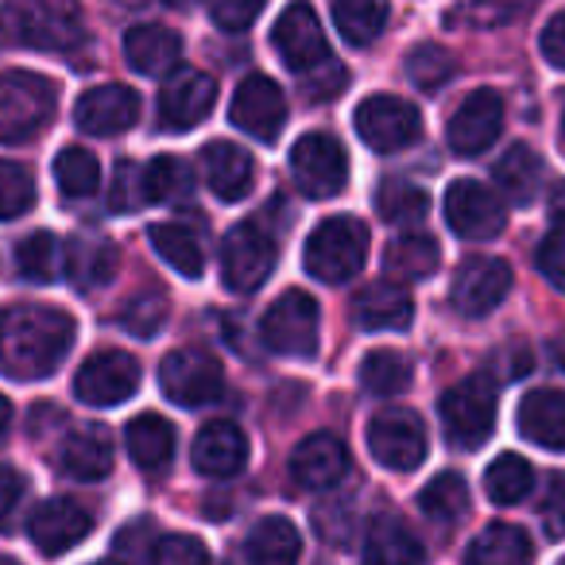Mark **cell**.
Returning a JSON list of instances; mask_svg holds the SVG:
<instances>
[{
	"label": "cell",
	"instance_id": "cell-1",
	"mask_svg": "<svg viewBox=\"0 0 565 565\" xmlns=\"http://www.w3.org/2000/svg\"><path fill=\"white\" fill-rule=\"evenodd\" d=\"M74 318L47 302H12L0 310V372L12 380H43L74 345Z\"/></svg>",
	"mask_w": 565,
	"mask_h": 565
},
{
	"label": "cell",
	"instance_id": "cell-2",
	"mask_svg": "<svg viewBox=\"0 0 565 565\" xmlns=\"http://www.w3.org/2000/svg\"><path fill=\"white\" fill-rule=\"evenodd\" d=\"M0 40L9 47L74 51L82 32V12L66 0H12L0 9Z\"/></svg>",
	"mask_w": 565,
	"mask_h": 565
},
{
	"label": "cell",
	"instance_id": "cell-3",
	"mask_svg": "<svg viewBox=\"0 0 565 565\" xmlns=\"http://www.w3.org/2000/svg\"><path fill=\"white\" fill-rule=\"evenodd\" d=\"M58 89L51 78L32 71L0 74V143H28L51 125Z\"/></svg>",
	"mask_w": 565,
	"mask_h": 565
},
{
	"label": "cell",
	"instance_id": "cell-4",
	"mask_svg": "<svg viewBox=\"0 0 565 565\" xmlns=\"http://www.w3.org/2000/svg\"><path fill=\"white\" fill-rule=\"evenodd\" d=\"M369 259V228L356 217H326L315 233L307 236V271L318 282H345Z\"/></svg>",
	"mask_w": 565,
	"mask_h": 565
},
{
	"label": "cell",
	"instance_id": "cell-5",
	"mask_svg": "<svg viewBox=\"0 0 565 565\" xmlns=\"http://www.w3.org/2000/svg\"><path fill=\"white\" fill-rule=\"evenodd\" d=\"M446 438L457 449H480L495 426V384L488 376H469L454 384L438 403Z\"/></svg>",
	"mask_w": 565,
	"mask_h": 565
},
{
	"label": "cell",
	"instance_id": "cell-6",
	"mask_svg": "<svg viewBox=\"0 0 565 565\" xmlns=\"http://www.w3.org/2000/svg\"><path fill=\"white\" fill-rule=\"evenodd\" d=\"M159 387L179 407H205V403H217L225 395V372H221V361L210 349L186 345L163 356Z\"/></svg>",
	"mask_w": 565,
	"mask_h": 565
},
{
	"label": "cell",
	"instance_id": "cell-7",
	"mask_svg": "<svg viewBox=\"0 0 565 565\" xmlns=\"http://www.w3.org/2000/svg\"><path fill=\"white\" fill-rule=\"evenodd\" d=\"M259 338L271 353L279 356H315L318 349V302L307 291L291 287L267 307L259 322Z\"/></svg>",
	"mask_w": 565,
	"mask_h": 565
},
{
	"label": "cell",
	"instance_id": "cell-8",
	"mask_svg": "<svg viewBox=\"0 0 565 565\" xmlns=\"http://www.w3.org/2000/svg\"><path fill=\"white\" fill-rule=\"evenodd\" d=\"M356 136L380 156H392L423 140V117L411 102L392 94H376L356 105Z\"/></svg>",
	"mask_w": 565,
	"mask_h": 565
},
{
	"label": "cell",
	"instance_id": "cell-9",
	"mask_svg": "<svg viewBox=\"0 0 565 565\" xmlns=\"http://www.w3.org/2000/svg\"><path fill=\"white\" fill-rule=\"evenodd\" d=\"M275 267V241L259 225L244 221L233 225L221 241V279H225L228 291L248 295L256 291L259 282L271 275Z\"/></svg>",
	"mask_w": 565,
	"mask_h": 565
},
{
	"label": "cell",
	"instance_id": "cell-10",
	"mask_svg": "<svg viewBox=\"0 0 565 565\" xmlns=\"http://www.w3.org/2000/svg\"><path fill=\"white\" fill-rule=\"evenodd\" d=\"M291 174L307 198H333L349 182V156L330 132H307L291 151Z\"/></svg>",
	"mask_w": 565,
	"mask_h": 565
},
{
	"label": "cell",
	"instance_id": "cell-11",
	"mask_svg": "<svg viewBox=\"0 0 565 565\" xmlns=\"http://www.w3.org/2000/svg\"><path fill=\"white\" fill-rule=\"evenodd\" d=\"M369 449L384 469L411 472L426 457V426L415 411L407 407H384L369 423Z\"/></svg>",
	"mask_w": 565,
	"mask_h": 565
},
{
	"label": "cell",
	"instance_id": "cell-12",
	"mask_svg": "<svg viewBox=\"0 0 565 565\" xmlns=\"http://www.w3.org/2000/svg\"><path fill=\"white\" fill-rule=\"evenodd\" d=\"M140 392V364L120 349L94 353L74 376V395L89 407H117Z\"/></svg>",
	"mask_w": 565,
	"mask_h": 565
},
{
	"label": "cell",
	"instance_id": "cell-13",
	"mask_svg": "<svg viewBox=\"0 0 565 565\" xmlns=\"http://www.w3.org/2000/svg\"><path fill=\"white\" fill-rule=\"evenodd\" d=\"M446 221L465 241H492V236L503 233L508 210H503V198L492 186L477 179H457L446 190Z\"/></svg>",
	"mask_w": 565,
	"mask_h": 565
},
{
	"label": "cell",
	"instance_id": "cell-14",
	"mask_svg": "<svg viewBox=\"0 0 565 565\" xmlns=\"http://www.w3.org/2000/svg\"><path fill=\"white\" fill-rule=\"evenodd\" d=\"M228 120L241 132H248L252 140L275 143L282 125H287V97H282V89L267 74H248L236 86L233 105H228Z\"/></svg>",
	"mask_w": 565,
	"mask_h": 565
},
{
	"label": "cell",
	"instance_id": "cell-15",
	"mask_svg": "<svg viewBox=\"0 0 565 565\" xmlns=\"http://www.w3.org/2000/svg\"><path fill=\"white\" fill-rule=\"evenodd\" d=\"M511 291V267L495 256H469L454 275L449 287V302L457 315L465 318H484L508 299Z\"/></svg>",
	"mask_w": 565,
	"mask_h": 565
},
{
	"label": "cell",
	"instance_id": "cell-16",
	"mask_svg": "<svg viewBox=\"0 0 565 565\" xmlns=\"http://www.w3.org/2000/svg\"><path fill=\"white\" fill-rule=\"evenodd\" d=\"M213 102H217V82L210 74L194 71V66H182L171 78L163 82V94H159V125L167 132H186V128L202 125L210 117Z\"/></svg>",
	"mask_w": 565,
	"mask_h": 565
},
{
	"label": "cell",
	"instance_id": "cell-17",
	"mask_svg": "<svg viewBox=\"0 0 565 565\" xmlns=\"http://www.w3.org/2000/svg\"><path fill=\"white\" fill-rule=\"evenodd\" d=\"M275 51L295 74H310L322 71L326 58H330V43H326V32L318 24L315 9L307 4H291L282 9V17L275 20V35H271Z\"/></svg>",
	"mask_w": 565,
	"mask_h": 565
},
{
	"label": "cell",
	"instance_id": "cell-18",
	"mask_svg": "<svg viewBox=\"0 0 565 565\" xmlns=\"http://www.w3.org/2000/svg\"><path fill=\"white\" fill-rule=\"evenodd\" d=\"M500 128H503V97L495 89H477L449 117L446 140L457 156H480V151H488L495 143Z\"/></svg>",
	"mask_w": 565,
	"mask_h": 565
},
{
	"label": "cell",
	"instance_id": "cell-19",
	"mask_svg": "<svg viewBox=\"0 0 565 565\" xmlns=\"http://www.w3.org/2000/svg\"><path fill=\"white\" fill-rule=\"evenodd\" d=\"M140 94L120 82H109V86H94L89 94L78 97L74 105V125L89 136H120L140 120Z\"/></svg>",
	"mask_w": 565,
	"mask_h": 565
},
{
	"label": "cell",
	"instance_id": "cell-20",
	"mask_svg": "<svg viewBox=\"0 0 565 565\" xmlns=\"http://www.w3.org/2000/svg\"><path fill=\"white\" fill-rule=\"evenodd\" d=\"M89 531H94V515H89L78 500H71V495H55V500L40 503L32 523H28V534H32L35 550L51 557L74 550L82 539H89Z\"/></svg>",
	"mask_w": 565,
	"mask_h": 565
},
{
	"label": "cell",
	"instance_id": "cell-21",
	"mask_svg": "<svg viewBox=\"0 0 565 565\" xmlns=\"http://www.w3.org/2000/svg\"><path fill=\"white\" fill-rule=\"evenodd\" d=\"M345 472H349V449L338 434L318 430V434H307V438L295 446V454H291L295 484L310 488V492H326V488L338 484Z\"/></svg>",
	"mask_w": 565,
	"mask_h": 565
},
{
	"label": "cell",
	"instance_id": "cell-22",
	"mask_svg": "<svg viewBox=\"0 0 565 565\" xmlns=\"http://www.w3.org/2000/svg\"><path fill=\"white\" fill-rule=\"evenodd\" d=\"M349 310H353V322L361 330H407L415 318V302H411L407 287L387 279L364 282L349 302Z\"/></svg>",
	"mask_w": 565,
	"mask_h": 565
},
{
	"label": "cell",
	"instance_id": "cell-23",
	"mask_svg": "<svg viewBox=\"0 0 565 565\" xmlns=\"http://www.w3.org/2000/svg\"><path fill=\"white\" fill-rule=\"evenodd\" d=\"M194 469L202 477H236L248 461V438L236 423L228 418H217V423H205L194 438Z\"/></svg>",
	"mask_w": 565,
	"mask_h": 565
},
{
	"label": "cell",
	"instance_id": "cell-24",
	"mask_svg": "<svg viewBox=\"0 0 565 565\" xmlns=\"http://www.w3.org/2000/svg\"><path fill=\"white\" fill-rule=\"evenodd\" d=\"M63 267L78 291H89V287L113 282V275H117V267H120V252H117V244L102 233H74L71 241L63 244Z\"/></svg>",
	"mask_w": 565,
	"mask_h": 565
},
{
	"label": "cell",
	"instance_id": "cell-25",
	"mask_svg": "<svg viewBox=\"0 0 565 565\" xmlns=\"http://www.w3.org/2000/svg\"><path fill=\"white\" fill-rule=\"evenodd\" d=\"M515 423L526 441H534L542 449H554V454H565V392H554V387L531 392L519 403Z\"/></svg>",
	"mask_w": 565,
	"mask_h": 565
},
{
	"label": "cell",
	"instance_id": "cell-26",
	"mask_svg": "<svg viewBox=\"0 0 565 565\" xmlns=\"http://www.w3.org/2000/svg\"><path fill=\"white\" fill-rule=\"evenodd\" d=\"M202 171H205L210 190L221 202H241V198H248L252 179H256L252 156L228 140H213L210 148L202 151Z\"/></svg>",
	"mask_w": 565,
	"mask_h": 565
},
{
	"label": "cell",
	"instance_id": "cell-27",
	"mask_svg": "<svg viewBox=\"0 0 565 565\" xmlns=\"http://www.w3.org/2000/svg\"><path fill=\"white\" fill-rule=\"evenodd\" d=\"M113 461H117V449L102 426L66 434L63 449H58V469L71 480H105L113 472Z\"/></svg>",
	"mask_w": 565,
	"mask_h": 565
},
{
	"label": "cell",
	"instance_id": "cell-28",
	"mask_svg": "<svg viewBox=\"0 0 565 565\" xmlns=\"http://www.w3.org/2000/svg\"><path fill=\"white\" fill-rule=\"evenodd\" d=\"M125 58L140 74H171L182 58V40L163 24H136L125 35Z\"/></svg>",
	"mask_w": 565,
	"mask_h": 565
},
{
	"label": "cell",
	"instance_id": "cell-29",
	"mask_svg": "<svg viewBox=\"0 0 565 565\" xmlns=\"http://www.w3.org/2000/svg\"><path fill=\"white\" fill-rule=\"evenodd\" d=\"M534 542L515 523H488L465 550V565H531Z\"/></svg>",
	"mask_w": 565,
	"mask_h": 565
},
{
	"label": "cell",
	"instance_id": "cell-30",
	"mask_svg": "<svg viewBox=\"0 0 565 565\" xmlns=\"http://www.w3.org/2000/svg\"><path fill=\"white\" fill-rule=\"evenodd\" d=\"M438 241L426 233H403L384 248V279L387 282H418L438 271Z\"/></svg>",
	"mask_w": 565,
	"mask_h": 565
},
{
	"label": "cell",
	"instance_id": "cell-31",
	"mask_svg": "<svg viewBox=\"0 0 565 565\" xmlns=\"http://www.w3.org/2000/svg\"><path fill=\"white\" fill-rule=\"evenodd\" d=\"M125 446L143 472H163L174 457V426L163 415H136L125 426Z\"/></svg>",
	"mask_w": 565,
	"mask_h": 565
},
{
	"label": "cell",
	"instance_id": "cell-32",
	"mask_svg": "<svg viewBox=\"0 0 565 565\" xmlns=\"http://www.w3.org/2000/svg\"><path fill=\"white\" fill-rule=\"evenodd\" d=\"M364 565H423V542L395 515H380L364 539Z\"/></svg>",
	"mask_w": 565,
	"mask_h": 565
},
{
	"label": "cell",
	"instance_id": "cell-33",
	"mask_svg": "<svg viewBox=\"0 0 565 565\" xmlns=\"http://www.w3.org/2000/svg\"><path fill=\"white\" fill-rule=\"evenodd\" d=\"M248 562L252 565H299L302 557V534L291 519L267 515L252 526L248 534Z\"/></svg>",
	"mask_w": 565,
	"mask_h": 565
},
{
	"label": "cell",
	"instance_id": "cell-34",
	"mask_svg": "<svg viewBox=\"0 0 565 565\" xmlns=\"http://www.w3.org/2000/svg\"><path fill=\"white\" fill-rule=\"evenodd\" d=\"M492 179H495V190H500L508 202L526 205V202H534V194H539L542 159L534 156V148H526V143H511V148L495 159Z\"/></svg>",
	"mask_w": 565,
	"mask_h": 565
},
{
	"label": "cell",
	"instance_id": "cell-35",
	"mask_svg": "<svg viewBox=\"0 0 565 565\" xmlns=\"http://www.w3.org/2000/svg\"><path fill=\"white\" fill-rule=\"evenodd\" d=\"M387 17H392V9L384 0H338L333 4V24H338L341 40L353 47H369L384 32Z\"/></svg>",
	"mask_w": 565,
	"mask_h": 565
},
{
	"label": "cell",
	"instance_id": "cell-36",
	"mask_svg": "<svg viewBox=\"0 0 565 565\" xmlns=\"http://www.w3.org/2000/svg\"><path fill=\"white\" fill-rule=\"evenodd\" d=\"M148 236H151V248H156L179 275L198 279V275L205 271V252H202V244H198V236L190 233V228H182V225H151Z\"/></svg>",
	"mask_w": 565,
	"mask_h": 565
},
{
	"label": "cell",
	"instance_id": "cell-37",
	"mask_svg": "<svg viewBox=\"0 0 565 565\" xmlns=\"http://www.w3.org/2000/svg\"><path fill=\"white\" fill-rule=\"evenodd\" d=\"M376 210L387 225H418L430 210V198H426L423 186L415 182H403V179H387L380 182L376 190Z\"/></svg>",
	"mask_w": 565,
	"mask_h": 565
},
{
	"label": "cell",
	"instance_id": "cell-38",
	"mask_svg": "<svg viewBox=\"0 0 565 565\" xmlns=\"http://www.w3.org/2000/svg\"><path fill=\"white\" fill-rule=\"evenodd\" d=\"M418 508L441 526L457 523V519H465V511H469V484H465L457 472H438V477L423 488V495H418Z\"/></svg>",
	"mask_w": 565,
	"mask_h": 565
},
{
	"label": "cell",
	"instance_id": "cell-39",
	"mask_svg": "<svg viewBox=\"0 0 565 565\" xmlns=\"http://www.w3.org/2000/svg\"><path fill=\"white\" fill-rule=\"evenodd\" d=\"M531 488H534V469L519 454H503L488 465L484 492L492 503H503V508H508V503H519L523 495H531Z\"/></svg>",
	"mask_w": 565,
	"mask_h": 565
},
{
	"label": "cell",
	"instance_id": "cell-40",
	"mask_svg": "<svg viewBox=\"0 0 565 565\" xmlns=\"http://www.w3.org/2000/svg\"><path fill=\"white\" fill-rule=\"evenodd\" d=\"M17 267L28 282H55L58 267H63V244H58V236L47 233V228L24 236L17 248Z\"/></svg>",
	"mask_w": 565,
	"mask_h": 565
},
{
	"label": "cell",
	"instance_id": "cell-41",
	"mask_svg": "<svg viewBox=\"0 0 565 565\" xmlns=\"http://www.w3.org/2000/svg\"><path fill=\"white\" fill-rule=\"evenodd\" d=\"M361 384L372 395L387 399V395H399L411 387V361L395 349H376V353L364 356L361 364Z\"/></svg>",
	"mask_w": 565,
	"mask_h": 565
},
{
	"label": "cell",
	"instance_id": "cell-42",
	"mask_svg": "<svg viewBox=\"0 0 565 565\" xmlns=\"http://www.w3.org/2000/svg\"><path fill=\"white\" fill-rule=\"evenodd\" d=\"M55 182L66 198H89L102 182L97 156H89L86 148H63L55 159Z\"/></svg>",
	"mask_w": 565,
	"mask_h": 565
},
{
	"label": "cell",
	"instance_id": "cell-43",
	"mask_svg": "<svg viewBox=\"0 0 565 565\" xmlns=\"http://www.w3.org/2000/svg\"><path fill=\"white\" fill-rule=\"evenodd\" d=\"M143 190L148 202H179L190 190V167L179 156H159L143 163Z\"/></svg>",
	"mask_w": 565,
	"mask_h": 565
},
{
	"label": "cell",
	"instance_id": "cell-44",
	"mask_svg": "<svg viewBox=\"0 0 565 565\" xmlns=\"http://www.w3.org/2000/svg\"><path fill=\"white\" fill-rule=\"evenodd\" d=\"M407 74L418 89L434 94V89H441L457 74V63L446 47H438V43H418V47L407 55Z\"/></svg>",
	"mask_w": 565,
	"mask_h": 565
},
{
	"label": "cell",
	"instance_id": "cell-45",
	"mask_svg": "<svg viewBox=\"0 0 565 565\" xmlns=\"http://www.w3.org/2000/svg\"><path fill=\"white\" fill-rule=\"evenodd\" d=\"M35 202V179L24 163L0 159V221L24 217Z\"/></svg>",
	"mask_w": 565,
	"mask_h": 565
},
{
	"label": "cell",
	"instance_id": "cell-46",
	"mask_svg": "<svg viewBox=\"0 0 565 565\" xmlns=\"http://www.w3.org/2000/svg\"><path fill=\"white\" fill-rule=\"evenodd\" d=\"M159 546V534L151 519H132L128 526H120L117 542H113V562L120 565H148L151 554Z\"/></svg>",
	"mask_w": 565,
	"mask_h": 565
},
{
	"label": "cell",
	"instance_id": "cell-47",
	"mask_svg": "<svg viewBox=\"0 0 565 565\" xmlns=\"http://www.w3.org/2000/svg\"><path fill=\"white\" fill-rule=\"evenodd\" d=\"M167 322V299L159 291H143V295H132L120 310V326L136 338H151L159 333Z\"/></svg>",
	"mask_w": 565,
	"mask_h": 565
},
{
	"label": "cell",
	"instance_id": "cell-48",
	"mask_svg": "<svg viewBox=\"0 0 565 565\" xmlns=\"http://www.w3.org/2000/svg\"><path fill=\"white\" fill-rule=\"evenodd\" d=\"M109 205L120 213H132V210H140V205H148V190H143V163L125 159V163L117 167V174H113V190H109Z\"/></svg>",
	"mask_w": 565,
	"mask_h": 565
},
{
	"label": "cell",
	"instance_id": "cell-49",
	"mask_svg": "<svg viewBox=\"0 0 565 565\" xmlns=\"http://www.w3.org/2000/svg\"><path fill=\"white\" fill-rule=\"evenodd\" d=\"M151 565H210V550L194 534H163Z\"/></svg>",
	"mask_w": 565,
	"mask_h": 565
},
{
	"label": "cell",
	"instance_id": "cell-50",
	"mask_svg": "<svg viewBox=\"0 0 565 565\" xmlns=\"http://www.w3.org/2000/svg\"><path fill=\"white\" fill-rule=\"evenodd\" d=\"M534 267L550 279V287L565 291V228L542 236L539 252H534Z\"/></svg>",
	"mask_w": 565,
	"mask_h": 565
},
{
	"label": "cell",
	"instance_id": "cell-51",
	"mask_svg": "<svg viewBox=\"0 0 565 565\" xmlns=\"http://www.w3.org/2000/svg\"><path fill=\"white\" fill-rule=\"evenodd\" d=\"M542 526L550 539H565V472H554L546 484V495L539 503Z\"/></svg>",
	"mask_w": 565,
	"mask_h": 565
},
{
	"label": "cell",
	"instance_id": "cell-52",
	"mask_svg": "<svg viewBox=\"0 0 565 565\" xmlns=\"http://www.w3.org/2000/svg\"><path fill=\"white\" fill-rule=\"evenodd\" d=\"M259 12H264L259 0H252V4H244V0H217V4L210 9V17L221 32H244V28L256 24Z\"/></svg>",
	"mask_w": 565,
	"mask_h": 565
},
{
	"label": "cell",
	"instance_id": "cell-53",
	"mask_svg": "<svg viewBox=\"0 0 565 565\" xmlns=\"http://www.w3.org/2000/svg\"><path fill=\"white\" fill-rule=\"evenodd\" d=\"M24 492H28V480L12 465H0V526H9V519L17 515Z\"/></svg>",
	"mask_w": 565,
	"mask_h": 565
},
{
	"label": "cell",
	"instance_id": "cell-54",
	"mask_svg": "<svg viewBox=\"0 0 565 565\" xmlns=\"http://www.w3.org/2000/svg\"><path fill=\"white\" fill-rule=\"evenodd\" d=\"M539 47H542V55H546V63H550V66L565 71V12H557V17H550V20H546Z\"/></svg>",
	"mask_w": 565,
	"mask_h": 565
},
{
	"label": "cell",
	"instance_id": "cell-55",
	"mask_svg": "<svg viewBox=\"0 0 565 565\" xmlns=\"http://www.w3.org/2000/svg\"><path fill=\"white\" fill-rule=\"evenodd\" d=\"M519 9H508V4H469V9H457L449 12V20H465V24H480V28H492L511 20Z\"/></svg>",
	"mask_w": 565,
	"mask_h": 565
},
{
	"label": "cell",
	"instance_id": "cell-56",
	"mask_svg": "<svg viewBox=\"0 0 565 565\" xmlns=\"http://www.w3.org/2000/svg\"><path fill=\"white\" fill-rule=\"evenodd\" d=\"M500 361H503V372H500V376H508V380L526 376V369H531V353H526V345H519V341H511V345L503 349Z\"/></svg>",
	"mask_w": 565,
	"mask_h": 565
},
{
	"label": "cell",
	"instance_id": "cell-57",
	"mask_svg": "<svg viewBox=\"0 0 565 565\" xmlns=\"http://www.w3.org/2000/svg\"><path fill=\"white\" fill-rule=\"evenodd\" d=\"M550 217L557 228H565V182H557L554 194H550Z\"/></svg>",
	"mask_w": 565,
	"mask_h": 565
},
{
	"label": "cell",
	"instance_id": "cell-58",
	"mask_svg": "<svg viewBox=\"0 0 565 565\" xmlns=\"http://www.w3.org/2000/svg\"><path fill=\"white\" fill-rule=\"evenodd\" d=\"M9 426H12V403L0 395V441H4V434H9Z\"/></svg>",
	"mask_w": 565,
	"mask_h": 565
},
{
	"label": "cell",
	"instance_id": "cell-59",
	"mask_svg": "<svg viewBox=\"0 0 565 565\" xmlns=\"http://www.w3.org/2000/svg\"><path fill=\"white\" fill-rule=\"evenodd\" d=\"M550 356L565 369V341H554V345H550Z\"/></svg>",
	"mask_w": 565,
	"mask_h": 565
},
{
	"label": "cell",
	"instance_id": "cell-60",
	"mask_svg": "<svg viewBox=\"0 0 565 565\" xmlns=\"http://www.w3.org/2000/svg\"><path fill=\"white\" fill-rule=\"evenodd\" d=\"M94 565H120V562H113V557H105V562H94Z\"/></svg>",
	"mask_w": 565,
	"mask_h": 565
},
{
	"label": "cell",
	"instance_id": "cell-61",
	"mask_svg": "<svg viewBox=\"0 0 565 565\" xmlns=\"http://www.w3.org/2000/svg\"><path fill=\"white\" fill-rule=\"evenodd\" d=\"M0 565H17V562H0Z\"/></svg>",
	"mask_w": 565,
	"mask_h": 565
}]
</instances>
